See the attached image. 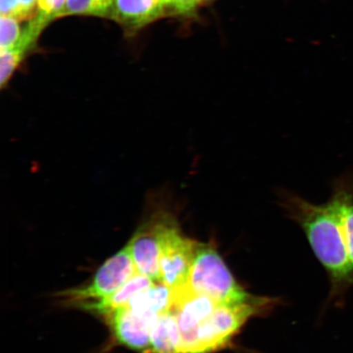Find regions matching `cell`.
<instances>
[{
  "mask_svg": "<svg viewBox=\"0 0 353 353\" xmlns=\"http://www.w3.org/2000/svg\"><path fill=\"white\" fill-rule=\"evenodd\" d=\"M281 206L306 233L316 258L327 272L330 297L341 304L353 286V263L343 236L336 201L331 196L323 205H315L295 194L281 195Z\"/></svg>",
  "mask_w": 353,
  "mask_h": 353,
  "instance_id": "1",
  "label": "cell"
},
{
  "mask_svg": "<svg viewBox=\"0 0 353 353\" xmlns=\"http://www.w3.org/2000/svg\"><path fill=\"white\" fill-rule=\"evenodd\" d=\"M275 300L259 297L253 302L219 304L195 328L180 333V353H214L230 344L247 321L272 307Z\"/></svg>",
  "mask_w": 353,
  "mask_h": 353,
  "instance_id": "2",
  "label": "cell"
},
{
  "mask_svg": "<svg viewBox=\"0 0 353 353\" xmlns=\"http://www.w3.org/2000/svg\"><path fill=\"white\" fill-rule=\"evenodd\" d=\"M187 286L192 292L205 295L219 304L253 302L259 298L238 283L211 243L198 242Z\"/></svg>",
  "mask_w": 353,
  "mask_h": 353,
  "instance_id": "3",
  "label": "cell"
},
{
  "mask_svg": "<svg viewBox=\"0 0 353 353\" xmlns=\"http://www.w3.org/2000/svg\"><path fill=\"white\" fill-rule=\"evenodd\" d=\"M137 272L129 245L107 260L85 285L61 291L57 296L64 305L77 307L78 304L95 301L116 292Z\"/></svg>",
  "mask_w": 353,
  "mask_h": 353,
  "instance_id": "4",
  "label": "cell"
},
{
  "mask_svg": "<svg viewBox=\"0 0 353 353\" xmlns=\"http://www.w3.org/2000/svg\"><path fill=\"white\" fill-rule=\"evenodd\" d=\"M198 241L183 235L174 214L168 216L161 243V282L175 290L187 285Z\"/></svg>",
  "mask_w": 353,
  "mask_h": 353,
  "instance_id": "5",
  "label": "cell"
},
{
  "mask_svg": "<svg viewBox=\"0 0 353 353\" xmlns=\"http://www.w3.org/2000/svg\"><path fill=\"white\" fill-rule=\"evenodd\" d=\"M170 214V211L163 210L154 212L140 224L128 243L137 272L154 282H161V243Z\"/></svg>",
  "mask_w": 353,
  "mask_h": 353,
  "instance_id": "6",
  "label": "cell"
},
{
  "mask_svg": "<svg viewBox=\"0 0 353 353\" xmlns=\"http://www.w3.org/2000/svg\"><path fill=\"white\" fill-rule=\"evenodd\" d=\"M103 317L119 343L141 353L148 352L154 325L151 322L136 314L128 306Z\"/></svg>",
  "mask_w": 353,
  "mask_h": 353,
  "instance_id": "7",
  "label": "cell"
},
{
  "mask_svg": "<svg viewBox=\"0 0 353 353\" xmlns=\"http://www.w3.org/2000/svg\"><path fill=\"white\" fill-rule=\"evenodd\" d=\"M162 0H110L105 16L130 30H139L164 14Z\"/></svg>",
  "mask_w": 353,
  "mask_h": 353,
  "instance_id": "8",
  "label": "cell"
},
{
  "mask_svg": "<svg viewBox=\"0 0 353 353\" xmlns=\"http://www.w3.org/2000/svg\"><path fill=\"white\" fill-rule=\"evenodd\" d=\"M151 278L137 272L126 283L110 296L78 304L77 307L92 314L103 316L118 308L127 307L137 294L154 285Z\"/></svg>",
  "mask_w": 353,
  "mask_h": 353,
  "instance_id": "9",
  "label": "cell"
},
{
  "mask_svg": "<svg viewBox=\"0 0 353 353\" xmlns=\"http://www.w3.org/2000/svg\"><path fill=\"white\" fill-rule=\"evenodd\" d=\"M174 304V290L161 282H154L148 289L137 294L128 307L154 325L163 313L173 309Z\"/></svg>",
  "mask_w": 353,
  "mask_h": 353,
  "instance_id": "10",
  "label": "cell"
},
{
  "mask_svg": "<svg viewBox=\"0 0 353 353\" xmlns=\"http://www.w3.org/2000/svg\"><path fill=\"white\" fill-rule=\"evenodd\" d=\"M180 331L174 309L163 313L154 324L148 353H180Z\"/></svg>",
  "mask_w": 353,
  "mask_h": 353,
  "instance_id": "11",
  "label": "cell"
},
{
  "mask_svg": "<svg viewBox=\"0 0 353 353\" xmlns=\"http://www.w3.org/2000/svg\"><path fill=\"white\" fill-rule=\"evenodd\" d=\"M332 196L337 203L343 236L353 263V181L339 179L334 183Z\"/></svg>",
  "mask_w": 353,
  "mask_h": 353,
  "instance_id": "12",
  "label": "cell"
},
{
  "mask_svg": "<svg viewBox=\"0 0 353 353\" xmlns=\"http://www.w3.org/2000/svg\"><path fill=\"white\" fill-rule=\"evenodd\" d=\"M108 6L107 0H66L57 17L74 14L105 16Z\"/></svg>",
  "mask_w": 353,
  "mask_h": 353,
  "instance_id": "13",
  "label": "cell"
},
{
  "mask_svg": "<svg viewBox=\"0 0 353 353\" xmlns=\"http://www.w3.org/2000/svg\"><path fill=\"white\" fill-rule=\"evenodd\" d=\"M1 51L11 50L19 41L21 32L19 20L14 17L1 16Z\"/></svg>",
  "mask_w": 353,
  "mask_h": 353,
  "instance_id": "14",
  "label": "cell"
},
{
  "mask_svg": "<svg viewBox=\"0 0 353 353\" xmlns=\"http://www.w3.org/2000/svg\"><path fill=\"white\" fill-rule=\"evenodd\" d=\"M65 2L66 0H37L39 12L43 13L51 20L57 19Z\"/></svg>",
  "mask_w": 353,
  "mask_h": 353,
  "instance_id": "15",
  "label": "cell"
},
{
  "mask_svg": "<svg viewBox=\"0 0 353 353\" xmlns=\"http://www.w3.org/2000/svg\"><path fill=\"white\" fill-rule=\"evenodd\" d=\"M201 2H202L201 0H169L168 6L176 13L190 14L195 10V8Z\"/></svg>",
  "mask_w": 353,
  "mask_h": 353,
  "instance_id": "16",
  "label": "cell"
},
{
  "mask_svg": "<svg viewBox=\"0 0 353 353\" xmlns=\"http://www.w3.org/2000/svg\"><path fill=\"white\" fill-rule=\"evenodd\" d=\"M0 12L1 16L14 17L19 21L21 19L20 7L17 0H1Z\"/></svg>",
  "mask_w": 353,
  "mask_h": 353,
  "instance_id": "17",
  "label": "cell"
},
{
  "mask_svg": "<svg viewBox=\"0 0 353 353\" xmlns=\"http://www.w3.org/2000/svg\"><path fill=\"white\" fill-rule=\"evenodd\" d=\"M162 1L164 2L168 6V3H169V0H162Z\"/></svg>",
  "mask_w": 353,
  "mask_h": 353,
  "instance_id": "18",
  "label": "cell"
},
{
  "mask_svg": "<svg viewBox=\"0 0 353 353\" xmlns=\"http://www.w3.org/2000/svg\"><path fill=\"white\" fill-rule=\"evenodd\" d=\"M107 1H108V3L109 4V3H110V0H107Z\"/></svg>",
  "mask_w": 353,
  "mask_h": 353,
  "instance_id": "19",
  "label": "cell"
},
{
  "mask_svg": "<svg viewBox=\"0 0 353 353\" xmlns=\"http://www.w3.org/2000/svg\"><path fill=\"white\" fill-rule=\"evenodd\" d=\"M201 1H203V0H201Z\"/></svg>",
  "mask_w": 353,
  "mask_h": 353,
  "instance_id": "20",
  "label": "cell"
}]
</instances>
